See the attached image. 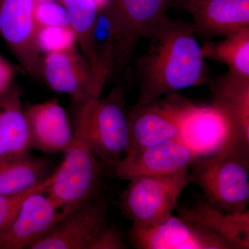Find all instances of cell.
Returning <instances> with one entry per match:
<instances>
[{
	"instance_id": "obj_1",
	"label": "cell",
	"mask_w": 249,
	"mask_h": 249,
	"mask_svg": "<svg viewBox=\"0 0 249 249\" xmlns=\"http://www.w3.org/2000/svg\"><path fill=\"white\" fill-rule=\"evenodd\" d=\"M192 24L165 16L147 36L148 47L137 62V105L209 81L208 67Z\"/></svg>"
},
{
	"instance_id": "obj_2",
	"label": "cell",
	"mask_w": 249,
	"mask_h": 249,
	"mask_svg": "<svg viewBox=\"0 0 249 249\" xmlns=\"http://www.w3.org/2000/svg\"><path fill=\"white\" fill-rule=\"evenodd\" d=\"M249 160L232 148L200 157L189 168L190 183L199 186L204 199L219 211H245L249 204Z\"/></svg>"
},
{
	"instance_id": "obj_3",
	"label": "cell",
	"mask_w": 249,
	"mask_h": 249,
	"mask_svg": "<svg viewBox=\"0 0 249 249\" xmlns=\"http://www.w3.org/2000/svg\"><path fill=\"white\" fill-rule=\"evenodd\" d=\"M72 129V142L64 152L61 164L52 174L46 191L64 217L96 197L105 165L95 155L83 129L76 125Z\"/></svg>"
},
{
	"instance_id": "obj_4",
	"label": "cell",
	"mask_w": 249,
	"mask_h": 249,
	"mask_svg": "<svg viewBox=\"0 0 249 249\" xmlns=\"http://www.w3.org/2000/svg\"><path fill=\"white\" fill-rule=\"evenodd\" d=\"M95 155L103 164L112 167L128 150L129 126L122 89L107 97L92 98L79 103L75 118Z\"/></svg>"
},
{
	"instance_id": "obj_5",
	"label": "cell",
	"mask_w": 249,
	"mask_h": 249,
	"mask_svg": "<svg viewBox=\"0 0 249 249\" xmlns=\"http://www.w3.org/2000/svg\"><path fill=\"white\" fill-rule=\"evenodd\" d=\"M188 183L189 169L167 176L134 178L121 195L120 209L133 225H154L173 214Z\"/></svg>"
},
{
	"instance_id": "obj_6",
	"label": "cell",
	"mask_w": 249,
	"mask_h": 249,
	"mask_svg": "<svg viewBox=\"0 0 249 249\" xmlns=\"http://www.w3.org/2000/svg\"><path fill=\"white\" fill-rule=\"evenodd\" d=\"M129 237L139 249H231L212 231L173 214L149 227L132 224Z\"/></svg>"
},
{
	"instance_id": "obj_7",
	"label": "cell",
	"mask_w": 249,
	"mask_h": 249,
	"mask_svg": "<svg viewBox=\"0 0 249 249\" xmlns=\"http://www.w3.org/2000/svg\"><path fill=\"white\" fill-rule=\"evenodd\" d=\"M179 137L198 158L231 148V130L225 115L211 105L196 106L178 100Z\"/></svg>"
},
{
	"instance_id": "obj_8",
	"label": "cell",
	"mask_w": 249,
	"mask_h": 249,
	"mask_svg": "<svg viewBox=\"0 0 249 249\" xmlns=\"http://www.w3.org/2000/svg\"><path fill=\"white\" fill-rule=\"evenodd\" d=\"M35 0H0V35L29 74L42 76Z\"/></svg>"
},
{
	"instance_id": "obj_9",
	"label": "cell",
	"mask_w": 249,
	"mask_h": 249,
	"mask_svg": "<svg viewBox=\"0 0 249 249\" xmlns=\"http://www.w3.org/2000/svg\"><path fill=\"white\" fill-rule=\"evenodd\" d=\"M109 201L96 196L67 214L30 249H88L108 224Z\"/></svg>"
},
{
	"instance_id": "obj_10",
	"label": "cell",
	"mask_w": 249,
	"mask_h": 249,
	"mask_svg": "<svg viewBox=\"0 0 249 249\" xmlns=\"http://www.w3.org/2000/svg\"><path fill=\"white\" fill-rule=\"evenodd\" d=\"M197 156L178 139L125 154L111 167L115 178L130 180L142 177H160L189 169Z\"/></svg>"
},
{
	"instance_id": "obj_11",
	"label": "cell",
	"mask_w": 249,
	"mask_h": 249,
	"mask_svg": "<svg viewBox=\"0 0 249 249\" xmlns=\"http://www.w3.org/2000/svg\"><path fill=\"white\" fill-rule=\"evenodd\" d=\"M208 83L213 106L230 124L231 148L249 160V77L229 71Z\"/></svg>"
},
{
	"instance_id": "obj_12",
	"label": "cell",
	"mask_w": 249,
	"mask_h": 249,
	"mask_svg": "<svg viewBox=\"0 0 249 249\" xmlns=\"http://www.w3.org/2000/svg\"><path fill=\"white\" fill-rule=\"evenodd\" d=\"M42 76L52 89L70 95L78 103L101 97L102 93L89 62L74 48L47 54Z\"/></svg>"
},
{
	"instance_id": "obj_13",
	"label": "cell",
	"mask_w": 249,
	"mask_h": 249,
	"mask_svg": "<svg viewBox=\"0 0 249 249\" xmlns=\"http://www.w3.org/2000/svg\"><path fill=\"white\" fill-rule=\"evenodd\" d=\"M64 217L46 194L37 192L29 196L9 227L0 234V249H30Z\"/></svg>"
},
{
	"instance_id": "obj_14",
	"label": "cell",
	"mask_w": 249,
	"mask_h": 249,
	"mask_svg": "<svg viewBox=\"0 0 249 249\" xmlns=\"http://www.w3.org/2000/svg\"><path fill=\"white\" fill-rule=\"evenodd\" d=\"M139 37L118 16L111 3L98 11L94 32L95 52L106 80L126 66Z\"/></svg>"
},
{
	"instance_id": "obj_15",
	"label": "cell",
	"mask_w": 249,
	"mask_h": 249,
	"mask_svg": "<svg viewBox=\"0 0 249 249\" xmlns=\"http://www.w3.org/2000/svg\"><path fill=\"white\" fill-rule=\"evenodd\" d=\"M127 115L129 144L126 154L179 137L178 100L136 105Z\"/></svg>"
},
{
	"instance_id": "obj_16",
	"label": "cell",
	"mask_w": 249,
	"mask_h": 249,
	"mask_svg": "<svg viewBox=\"0 0 249 249\" xmlns=\"http://www.w3.org/2000/svg\"><path fill=\"white\" fill-rule=\"evenodd\" d=\"M193 18L196 35L212 38L249 27V0H178Z\"/></svg>"
},
{
	"instance_id": "obj_17",
	"label": "cell",
	"mask_w": 249,
	"mask_h": 249,
	"mask_svg": "<svg viewBox=\"0 0 249 249\" xmlns=\"http://www.w3.org/2000/svg\"><path fill=\"white\" fill-rule=\"evenodd\" d=\"M31 148L46 154L64 152L73 139L65 109L56 101L33 105L24 111Z\"/></svg>"
},
{
	"instance_id": "obj_18",
	"label": "cell",
	"mask_w": 249,
	"mask_h": 249,
	"mask_svg": "<svg viewBox=\"0 0 249 249\" xmlns=\"http://www.w3.org/2000/svg\"><path fill=\"white\" fill-rule=\"evenodd\" d=\"M178 215L197 223L219 235L231 249H249V211L226 213L214 208L204 198L192 208L178 209Z\"/></svg>"
},
{
	"instance_id": "obj_19",
	"label": "cell",
	"mask_w": 249,
	"mask_h": 249,
	"mask_svg": "<svg viewBox=\"0 0 249 249\" xmlns=\"http://www.w3.org/2000/svg\"><path fill=\"white\" fill-rule=\"evenodd\" d=\"M0 134L11 158L29 155L31 147L27 119L19 91L12 84L0 95Z\"/></svg>"
},
{
	"instance_id": "obj_20",
	"label": "cell",
	"mask_w": 249,
	"mask_h": 249,
	"mask_svg": "<svg viewBox=\"0 0 249 249\" xmlns=\"http://www.w3.org/2000/svg\"><path fill=\"white\" fill-rule=\"evenodd\" d=\"M70 19V26L76 34L83 55L89 62L98 85L103 89L106 78L98 63L94 47V32L98 5L95 0H60Z\"/></svg>"
},
{
	"instance_id": "obj_21",
	"label": "cell",
	"mask_w": 249,
	"mask_h": 249,
	"mask_svg": "<svg viewBox=\"0 0 249 249\" xmlns=\"http://www.w3.org/2000/svg\"><path fill=\"white\" fill-rule=\"evenodd\" d=\"M49 161L27 155L0 163V195H14L32 188L49 176Z\"/></svg>"
},
{
	"instance_id": "obj_22",
	"label": "cell",
	"mask_w": 249,
	"mask_h": 249,
	"mask_svg": "<svg viewBox=\"0 0 249 249\" xmlns=\"http://www.w3.org/2000/svg\"><path fill=\"white\" fill-rule=\"evenodd\" d=\"M204 58L229 67V71L249 77V27L224 36L218 42L204 41L201 46Z\"/></svg>"
},
{
	"instance_id": "obj_23",
	"label": "cell",
	"mask_w": 249,
	"mask_h": 249,
	"mask_svg": "<svg viewBox=\"0 0 249 249\" xmlns=\"http://www.w3.org/2000/svg\"><path fill=\"white\" fill-rule=\"evenodd\" d=\"M171 0H111L113 9L139 37H147L166 16Z\"/></svg>"
},
{
	"instance_id": "obj_24",
	"label": "cell",
	"mask_w": 249,
	"mask_h": 249,
	"mask_svg": "<svg viewBox=\"0 0 249 249\" xmlns=\"http://www.w3.org/2000/svg\"><path fill=\"white\" fill-rule=\"evenodd\" d=\"M37 48L47 54L74 48L77 36L70 26L47 27L37 29Z\"/></svg>"
},
{
	"instance_id": "obj_25",
	"label": "cell",
	"mask_w": 249,
	"mask_h": 249,
	"mask_svg": "<svg viewBox=\"0 0 249 249\" xmlns=\"http://www.w3.org/2000/svg\"><path fill=\"white\" fill-rule=\"evenodd\" d=\"M51 180L52 174L43 181L27 191L17 194L0 195V234L9 227L29 196L37 192L47 191Z\"/></svg>"
},
{
	"instance_id": "obj_26",
	"label": "cell",
	"mask_w": 249,
	"mask_h": 249,
	"mask_svg": "<svg viewBox=\"0 0 249 249\" xmlns=\"http://www.w3.org/2000/svg\"><path fill=\"white\" fill-rule=\"evenodd\" d=\"M34 16L37 29L47 27L70 26V19L65 6L55 1L36 3Z\"/></svg>"
},
{
	"instance_id": "obj_27",
	"label": "cell",
	"mask_w": 249,
	"mask_h": 249,
	"mask_svg": "<svg viewBox=\"0 0 249 249\" xmlns=\"http://www.w3.org/2000/svg\"><path fill=\"white\" fill-rule=\"evenodd\" d=\"M124 236L116 228L107 224L92 241L88 249H124Z\"/></svg>"
},
{
	"instance_id": "obj_28",
	"label": "cell",
	"mask_w": 249,
	"mask_h": 249,
	"mask_svg": "<svg viewBox=\"0 0 249 249\" xmlns=\"http://www.w3.org/2000/svg\"><path fill=\"white\" fill-rule=\"evenodd\" d=\"M14 75V68L0 55V95L11 85Z\"/></svg>"
},
{
	"instance_id": "obj_29",
	"label": "cell",
	"mask_w": 249,
	"mask_h": 249,
	"mask_svg": "<svg viewBox=\"0 0 249 249\" xmlns=\"http://www.w3.org/2000/svg\"><path fill=\"white\" fill-rule=\"evenodd\" d=\"M9 159L12 158L10 157L4 139H3L1 134H0V163L4 161V160H9Z\"/></svg>"
},
{
	"instance_id": "obj_30",
	"label": "cell",
	"mask_w": 249,
	"mask_h": 249,
	"mask_svg": "<svg viewBox=\"0 0 249 249\" xmlns=\"http://www.w3.org/2000/svg\"><path fill=\"white\" fill-rule=\"evenodd\" d=\"M96 4L98 5V9H103V8L106 7V6L110 4L109 3V0H95Z\"/></svg>"
},
{
	"instance_id": "obj_31",
	"label": "cell",
	"mask_w": 249,
	"mask_h": 249,
	"mask_svg": "<svg viewBox=\"0 0 249 249\" xmlns=\"http://www.w3.org/2000/svg\"><path fill=\"white\" fill-rule=\"evenodd\" d=\"M55 1V0H35L36 3L45 2V1Z\"/></svg>"
}]
</instances>
